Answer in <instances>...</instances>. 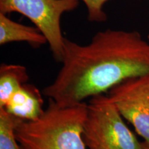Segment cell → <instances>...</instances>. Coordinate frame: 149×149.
<instances>
[{
	"instance_id": "1",
	"label": "cell",
	"mask_w": 149,
	"mask_h": 149,
	"mask_svg": "<svg viewBox=\"0 0 149 149\" xmlns=\"http://www.w3.org/2000/svg\"><path fill=\"white\" fill-rule=\"evenodd\" d=\"M61 69L42 94L70 107L107 93L124 80L149 73V43L137 31L107 29L80 45L65 38Z\"/></svg>"
},
{
	"instance_id": "7",
	"label": "cell",
	"mask_w": 149,
	"mask_h": 149,
	"mask_svg": "<svg viewBox=\"0 0 149 149\" xmlns=\"http://www.w3.org/2000/svg\"><path fill=\"white\" fill-rule=\"evenodd\" d=\"M15 42H26L35 48L48 43L46 37L37 27L17 23L6 14L0 13V44Z\"/></svg>"
},
{
	"instance_id": "10",
	"label": "cell",
	"mask_w": 149,
	"mask_h": 149,
	"mask_svg": "<svg viewBox=\"0 0 149 149\" xmlns=\"http://www.w3.org/2000/svg\"><path fill=\"white\" fill-rule=\"evenodd\" d=\"M88 10V19L91 22L102 23L107 20L104 6L109 0H81Z\"/></svg>"
},
{
	"instance_id": "4",
	"label": "cell",
	"mask_w": 149,
	"mask_h": 149,
	"mask_svg": "<svg viewBox=\"0 0 149 149\" xmlns=\"http://www.w3.org/2000/svg\"><path fill=\"white\" fill-rule=\"evenodd\" d=\"M79 0H0V13L17 12L29 19L47 40L53 57L62 61L65 37L61 17L77 8Z\"/></svg>"
},
{
	"instance_id": "11",
	"label": "cell",
	"mask_w": 149,
	"mask_h": 149,
	"mask_svg": "<svg viewBox=\"0 0 149 149\" xmlns=\"http://www.w3.org/2000/svg\"><path fill=\"white\" fill-rule=\"evenodd\" d=\"M141 149H149V142L147 141H142L141 142Z\"/></svg>"
},
{
	"instance_id": "9",
	"label": "cell",
	"mask_w": 149,
	"mask_h": 149,
	"mask_svg": "<svg viewBox=\"0 0 149 149\" xmlns=\"http://www.w3.org/2000/svg\"><path fill=\"white\" fill-rule=\"evenodd\" d=\"M19 120L0 108V149H21L15 131Z\"/></svg>"
},
{
	"instance_id": "12",
	"label": "cell",
	"mask_w": 149,
	"mask_h": 149,
	"mask_svg": "<svg viewBox=\"0 0 149 149\" xmlns=\"http://www.w3.org/2000/svg\"><path fill=\"white\" fill-rule=\"evenodd\" d=\"M148 40H149V35H148Z\"/></svg>"
},
{
	"instance_id": "2",
	"label": "cell",
	"mask_w": 149,
	"mask_h": 149,
	"mask_svg": "<svg viewBox=\"0 0 149 149\" xmlns=\"http://www.w3.org/2000/svg\"><path fill=\"white\" fill-rule=\"evenodd\" d=\"M87 104L60 107L49 99L35 120H20L15 136L21 149H86L82 137Z\"/></svg>"
},
{
	"instance_id": "3",
	"label": "cell",
	"mask_w": 149,
	"mask_h": 149,
	"mask_svg": "<svg viewBox=\"0 0 149 149\" xmlns=\"http://www.w3.org/2000/svg\"><path fill=\"white\" fill-rule=\"evenodd\" d=\"M122 117L107 95L91 97L83 126L86 146L88 149H141V142Z\"/></svg>"
},
{
	"instance_id": "5",
	"label": "cell",
	"mask_w": 149,
	"mask_h": 149,
	"mask_svg": "<svg viewBox=\"0 0 149 149\" xmlns=\"http://www.w3.org/2000/svg\"><path fill=\"white\" fill-rule=\"evenodd\" d=\"M107 96L145 141L149 142V73L124 80Z\"/></svg>"
},
{
	"instance_id": "6",
	"label": "cell",
	"mask_w": 149,
	"mask_h": 149,
	"mask_svg": "<svg viewBox=\"0 0 149 149\" xmlns=\"http://www.w3.org/2000/svg\"><path fill=\"white\" fill-rule=\"evenodd\" d=\"M42 94L36 86L24 84L10 97L3 109L22 120H35L44 112Z\"/></svg>"
},
{
	"instance_id": "8",
	"label": "cell",
	"mask_w": 149,
	"mask_h": 149,
	"mask_svg": "<svg viewBox=\"0 0 149 149\" xmlns=\"http://www.w3.org/2000/svg\"><path fill=\"white\" fill-rule=\"evenodd\" d=\"M29 77L25 66L19 64H1L0 66V108L15 93L27 83Z\"/></svg>"
}]
</instances>
